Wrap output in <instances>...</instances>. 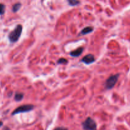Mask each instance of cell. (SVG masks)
I'll use <instances>...</instances> for the list:
<instances>
[{
  "label": "cell",
  "mask_w": 130,
  "mask_h": 130,
  "mask_svg": "<svg viewBox=\"0 0 130 130\" xmlns=\"http://www.w3.org/2000/svg\"><path fill=\"white\" fill-rule=\"evenodd\" d=\"M68 60L64 58H61L57 60V64H67Z\"/></svg>",
  "instance_id": "cell-11"
},
{
  "label": "cell",
  "mask_w": 130,
  "mask_h": 130,
  "mask_svg": "<svg viewBox=\"0 0 130 130\" xmlns=\"http://www.w3.org/2000/svg\"><path fill=\"white\" fill-rule=\"evenodd\" d=\"M22 32H23V26L21 24H19L12 31L9 33V39L10 43H14L17 42L21 37Z\"/></svg>",
  "instance_id": "cell-1"
},
{
  "label": "cell",
  "mask_w": 130,
  "mask_h": 130,
  "mask_svg": "<svg viewBox=\"0 0 130 130\" xmlns=\"http://www.w3.org/2000/svg\"><path fill=\"white\" fill-rule=\"evenodd\" d=\"M54 130H68V128L64 127H57Z\"/></svg>",
  "instance_id": "cell-13"
},
{
  "label": "cell",
  "mask_w": 130,
  "mask_h": 130,
  "mask_svg": "<svg viewBox=\"0 0 130 130\" xmlns=\"http://www.w3.org/2000/svg\"><path fill=\"white\" fill-rule=\"evenodd\" d=\"M119 78V74L112 75L106 80L105 83V88L106 90H111L114 87Z\"/></svg>",
  "instance_id": "cell-3"
},
{
  "label": "cell",
  "mask_w": 130,
  "mask_h": 130,
  "mask_svg": "<svg viewBox=\"0 0 130 130\" xmlns=\"http://www.w3.org/2000/svg\"><path fill=\"white\" fill-rule=\"evenodd\" d=\"M68 3L71 6H76L77 4H78L80 3V1H74V0H71V1H68Z\"/></svg>",
  "instance_id": "cell-12"
},
{
  "label": "cell",
  "mask_w": 130,
  "mask_h": 130,
  "mask_svg": "<svg viewBox=\"0 0 130 130\" xmlns=\"http://www.w3.org/2000/svg\"><path fill=\"white\" fill-rule=\"evenodd\" d=\"M24 98V94L23 93H17L15 95L14 99L17 102H20Z\"/></svg>",
  "instance_id": "cell-8"
},
{
  "label": "cell",
  "mask_w": 130,
  "mask_h": 130,
  "mask_svg": "<svg viewBox=\"0 0 130 130\" xmlns=\"http://www.w3.org/2000/svg\"><path fill=\"white\" fill-rule=\"evenodd\" d=\"M3 122H2V121H0V128L2 127V126H3Z\"/></svg>",
  "instance_id": "cell-14"
},
{
  "label": "cell",
  "mask_w": 130,
  "mask_h": 130,
  "mask_svg": "<svg viewBox=\"0 0 130 130\" xmlns=\"http://www.w3.org/2000/svg\"><path fill=\"white\" fill-rule=\"evenodd\" d=\"M84 130H97V125L95 121L91 118H87L82 123Z\"/></svg>",
  "instance_id": "cell-4"
},
{
  "label": "cell",
  "mask_w": 130,
  "mask_h": 130,
  "mask_svg": "<svg viewBox=\"0 0 130 130\" xmlns=\"http://www.w3.org/2000/svg\"><path fill=\"white\" fill-rule=\"evenodd\" d=\"M82 62L84 63L86 65H90L95 62V58L92 54H87L84 56L81 60Z\"/></svg>",
  "instance_id": "cell-5"
},
{
  "label": "cell",
  "mask_w": 130,
  "mask_h": 130,
  "mask_svg": "<svg viewBox=\"0 0 130 130\" xmlns=\"http://www.w3.org/2000/svg\"><path fill=\"white\" fill-rule=\"evenodd\" d=\"M84 48L83 47H80L76 49V50H73L71 52H70V55L73 57H78L80 55L83 53Z\"/></svg>",
  "instance_id": "cell-6"
},
{
  "label": "cell",
  "mask_w": 130,
  "mask_h": 130,
  "mask_svg": "<svg viewBox=\"0 0 130 130\" xmlns=\"http://www.w3.org/2000/svg\"><path fill=\"white\" fill-rule=\"evenodd\" d=\"M34 108H35V106L33 105H31V104H26V105H21L13 111L12 115L14 116L16 115V114H19L29 112L33 111Z\"/></svg>",
  "instance_id": "cell-2"
},
{
  "label": "cell",
  "mask_w": 130,
  "mask_h": 130,
  "mask_svg": "<svg viewBox=\"0 0 130 130\" xmlns=\"http://www.w3.org/2000/svg\"><path fill=\"white\" fill-rule=\"evenodd\" d=\"M21 3H17L16 4H14L12 6V11L13 12H17L21 8Z\"/></svg>",
  "instance_id": "cell-9"
},
{
  "label": "cell",
  "mask_w": 130,
  "mask_h": 130,
  "mask_svg": "<svg viewBox=\"0 0 130 130\" xmlns=\"http://www.w3.org/2000/svg\"><path fill=\"white\" fill-rule=\"evenodd\" d=\"M94 30V28L91 26H87L86 27L84 28L82 30H81V32H80V35H86V34H88L91 33Z\"/></svg>",
  "instance_id": "cell-7"
},
{
  "label": "cell",
  "mask_w": 130,
  "mask_h": 130,
  "mask_svg": "<svg viewBox=\"0 0 130 130\" xmlns=\"http://www.w3.org/2000/svg\"><path fill=\"white\" fill-rule=\"evenodd\" d=\"M5 5L3 3H0V15H3L5 12Z\"/></svg>",
  "instance_id": "cell-10"
}]
</instances>
